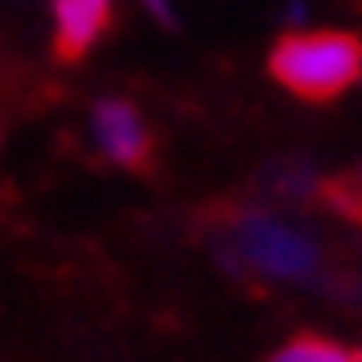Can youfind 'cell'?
<instances>
[{"mask_svg":"<svg viewBox=\"0 0 362 362\" xmlns=\"http://www.w3.org/2000/svg\"><path fill=\"white\" fill-rule=\"evenodd\" d=\"M216 257L230 269H257L269 279H310L318 247L310 234L261 208H216Z\"/></svg>","mask_w":362,"mask_h":362,"instance_id":"cell-1","label":"cell"},{"mask_svg":"<svg viewBox=\"0 0 362 362\" xmlns=\"http://www.w3.org/2000/svg\"><path fill=\"white\" fill-rule=\"evenodd\" d=\"M269 76L300 102H336L362 76V35L292 31L269 53Z\"/></svg>","mask_w":362,"mask_h":362,"instance_id":"cell-2","label":"cell"},{"mask_svg":"<svg viewBox=\"0 0 362 362\" xmlns=\"http://www.w3.org/2000/svg\"><path fill=\"white\" fill-rule=\"evenodd\" d=\"M93 141L115 168L146 173L155 164V146H151L146 124H141L137 106L124 98H106L93 106Z\"/></svg>","mask_w":362,"mask_h":362,"instance_id":"cell-3","label":"cell"},{"mask_svg":"<svg viewBox=\"0 0 362 362\" xmlns=\"http://www.w3.org/2000/svg\"><path fill=\"white\" fill-rule=\"evenodd\" d=\"M111 27V0H53V53L62 62L84 58Z\"/></svg>","mask_w":362,"mask_h":362,"instance_id":"cell-4","label":"cell"},{"mask_svg":"<svg viewBox=\"0 0 362 362\" xmlns=\"http://www.w3.org/2000/svg\"><path fill=\"white\" fill-rule=\"evenodd\" d=\"M318 199L332 212H340L345 221L362 226V168H349V173H336L327 181H318Z\"/></svg>","mask_w":362,"mask_h":362,"instance_id":"cell-5","label":"cell"},{"mask_svg":"<svg viewBox=\"0 0 362 362\" xmlns=\"http://www.w3.org/2000/svg\"><path fill=\"white\" fill-rule=\"evenodd\" d=\"M269 362H354V354L340 349L336 340H322V336H296Z\"/></svg>","mask_w":362,"mask_h":362,"instance_id":"cell-6","label":"cell"},{"mask_svg":"<svg viewBox=\"0 0 362 362\" xmlns=\"http://www.w3.org/2000/svg\"><path fill=\"white\" fill-rule=\"evenodd\" d=\"M265 190H274L283 199H310L318 194V177L300 164H279L274 173H265Z\"/></svg>","mask_w":362,"mask_h":362,"instance_id":"cell-7","label":"cell"},{"mask_svg":"<svg viewBox=\"0 0 362 362\" xmlns=\"http://www.w3.org/2000/svg\"><path fill=\"white\" fill-rule=\"evenodd\" d=\"M146 9H151V13H155L164 27H173V23H177V18H173V9H168V0H146Z\"/></svg>","mask_w":362,"mask_h":362,"instance_id":"cell-8","label":"cell"},{"mask_svg":"<svg viewBox=\"0 0 362 362\" xmlns=\"http://www.w3.org/2000/svg\"><path fill=\"white\" fill-rule=\"evenodd\" d=\"M354 362H362V349H354Z\"/></svg>","mask_w":362,"mask_h":362,"instance_id":"cell-9","label":"cell"}]
</instances>
